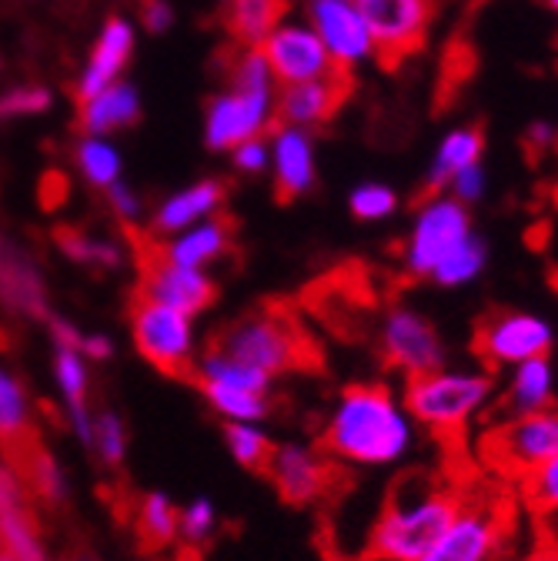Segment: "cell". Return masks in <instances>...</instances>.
Masks as SVG:
<instances>
[{
    "mask_svg": "<svg viewBox=\"0 0 558 561\" xmlns=\"http://www.w3.org/2000/svg\"><path fill=\"white\" fill-rule=\"evenodd\" d=\"M204 355L228 358L264 378L321 368V344L301 321L295 298H261L207 334Z\"/></svg>",
    "mask_w": 558,
    "mask_h": 561,
    "instance_id": "6da1fadb",
    "label": "cell"
},
{
    "mask_svg": "<svg viewBox=\"0 0 558 561\" xmlns=\"http://www.w3.org/2000/svg\"><path fill=\"white\" fill-rule=\"evenodd\" d=\"M414 445V417L398 404L388 385H348L321 428V451L358 468L401 461Z\"/></svg>",
    "mask_w": 558,
    "mask_h": 561,
    "instance_id": "7a4b0ae2",
    "label": "cell"
},
{
    "mask_svg": "<svg viewBox=\"0 0 558 561\" xmlns=\"http://www.w3.org/2000/svg\"><path fill=\"white\" fill-rule=\"evenodd\" d=\"M462 502L458 481H435L429 474L401 478L372 528L368 551L378 561H418L448 528Z\"/></svg>",
    "mask_w": 558,
    "mask_h": 561,
    "instance_id": "3957f363",
    "label": "cell"
},
{
    "mask_svg": "<svg viewBox=\"0 0 558 561\" xmlns=\"http://www.w3.org/2000/svg\"><path fill=\"white\" fill-rule=\"evenodd\" d=\"M505 481L462 488V502L448 528L418 561H496L515 535V495Z\"/></svg>",
    "mask_w": 558,
    "mask_h": 561,
    "instance_id": "277c9868",
    "label": "cell"
},
{
    "mask_svg": "<svg viewBox=\"0 0 558 561\" xmlns=\"http://www.w3.org/2000/svg\"><path fill=\"white\" fill-rule=\"evenodd\" d=\"M492 375L488 371H448L435 368L414 375L405 385V408L414 425L435 435H462L492 401Z\"/></svg>",
    "mask_w": 558,
    "mask_h": 561,
    "instance_id": "5b68a950",
    "label": "cell"
},
{
    "mask_svg": "<svg viewBox=\"0 0 558 561\" xmlns=\"http://www.w3.org/2000/svg\"><path fill=\"white\" fill-rule=\"evenodd\" d=\"M127 324H130V337L137 344V351L145 355V362H151L161 375L191 381L194 378V347H191V324L187 314L161 305L155 295H148L141 285H137L127 295Z\"/></svg>",
    "mask_w": 558,
    "mask_h": 561,
    "instance_id": "8992f818",
    "label": "cell"
},
{
    "mask_svg": "<svg viewBox=\"0 0 558 561\" xmlns=\"http://www.w3.org/2000/svg\"><path fill=\"white\" fill-rule=\"evenodd\" d=\"M478 451L485 468H492L502 481H522L558 455V408L548 404L532 414L502 417V425L481 435Z\"/></svg>",
    "mask_w": 558,
    "mask_h": 561,
    "instance_id": "52a82bcc",
    "label": "cell"
},
{
    "mask_svg": "<svg viewBox=\"0 0 558 561\" xmlns=\"http://www.w3.org/2000/svg\"><path fill=\"white\" fill-rule=\"evenodd\" d=\"M124 238H127V248L134 257L137 285H141L148 295H155L161 305H171L191 318L218 301L215 280L204 277L201 271L171 264L164 254V241H158L155 231L134 228L130 221H124Z\"/></svg>",
    "mask_w": 558,
    "mask_h": 561,
    "instance_id": "ba28073f",
    "label": "cell"
},
{
    "mask_svg": "<svg viewBox=\"0 0 558 561\" xmlns=\"http://www.w3.org/2000/svg\"><path fill=\"white\" fill-rule=\"evenodd\" d=\"M471 210L452 194H429L414 207V225L405 238L401 271L408 277H432L435 264L471 234Z\"/></svg>",
    "mask_w": 558,
    "mask_h": 561,
    "instance_id": "9c48e42d",
    "label": "cell"
},
{
    "mask_svg": "<svg viewBox=\"0 0 558 561\" xmlns=\"http://www.w3.org/2000/svg\"><path fill=\"white\" fill-rule=\"evenodd\" d=\"M355 4L372 34L375 60L385 70H395L425 47L435 21V0H355Z\"/></svg>",
    "mask_w": 558,
    "mask_h": 561,
    "instance_id": "30bf717a",
    "label": "cell"
},
{
    "mask_svg": "<svg viewBox=\"0 0 558 561\" xmlns=\"http://www.w3.org/2000/svg\"><path fill=\"white\" fill-rule=\"evenodd\" d=\"M555 344V331L542 314L532 311H496L481 318L475 331L478 358L499 368H512L519 362L548 355Z\"/></svg>",
    "mask_w": 558,
    "mask_h": 561,
    "instance_id": "8fae6325",
    "label": "cell"
},
{
    "mask_svg": "<svg viewBox=\"0 0 558 561\" xmlns=\"http://www.w3.org/2000/svg\"><path fill=\"white\" fill-rule=\"evenodd\" d=\"M355 94V78L352 70L331 64L321 78L311 81H298L288 84L285 94L277 98L274 114H271V134H277L285 124H298V127H324L328 121H334L344 104Z\"/></svg>",
    "mask_w": 558,
    "mask_h": 561,
    "instance_id": "7c38bea8",
    "label": "cell"
},
{
    "mask_svg": "<svg viewBox=\"0 0 558 561\" xmlns=\"http://www.w3.org/2000/svg\"><path fill=\"white\" fill-rule=\"evenodd\" d=\"M382 358L405 378L445 368V344L439 328L411 308H391L382 321Z\"/></svg>",
    "mask_w": 558,
    "mask_h": 561,
    "instance_id": "4fadbf2b",
    "label": "cell"
},
{
    "mask_svg": "<svg viewBox=\"0 0 558 561\" xmlns=\"http://www.w3.org/2000/svg\"><path fill=\"white\" fill-rule=\"evenodd\" d=\"M271 94L228 91L207 107V148L228 151L244 145L248 137L271 134Z\"/></svg>",
    "mask_w": 558,
    "mask_h": 561,
    "instance_id": "5bb4252c",
    "label": "cell"
},
{
    "mask_svg": "<svg viewBox=\"0 0 558 561\" xmlns=\"http://www.w3.org/2000/svg\"><path fill=\"white\" fill-rule=\"evenodd\" d=\"M318 37L324 41L334 64L352 70L355 64L375 57L372 34L355 0H311L308 4Z\"/></svg>",
    "mask_w": 558,
    "mask_h": 561,
    "instance_id": "9a60e30c",
    "label": "cell"
},
{
    "mask_svg": "<svg viewBox=\"0 0 558 561\" xmlns=\"http://www.w3.org/2000/svg\"><path fill=\"white\" fill-rule=\"evenodd\" d=\"M277 495L292 505H311L318 502L324 491H328V481L334 474L331 461L315 451V448H301V445H274V455L267 461V471H264Z\"/></svg>",
    "mask_w": 558,
    "mask_h": 561,
    "instance_id": "2e32d148",
    "label": "cell"
},
{
    "mask_svg": "<svg viewBox=\"0 0 558 561\" xmlns=\"http://www.w3.org/2000/svg\"><path fill=\"white\" fill-rule=\"evenodd\" d=\"M261 57H264L271 75L285 84L321 78L324 70L334 64L324 41L311 31H301V27H285L277 34H267L261 41Z\"/></svg>",
    "mask_w": 558,
    "mask_h": 561,
    "instance_id": "e0dca14e",
    "label": "cell"
},
{
    "mask_svg": "<svg viewBox=\"0 0 558 561\" xmlns=\"http://www.w3.org/2000/svg\"><path fill=\"white\" fill-rule=\"evenodd\" d=\"M130 50H134V34H130L127 21L111 18V21L104 24V34H101L94 54H91L88 70H84L81 81H78V88H75V101L84 104V101H91L94 94H101L107 84H114L117 75L124 70V64H127V57H130Z\"/></svg>",
    "mask_w": 558,
    "mask_h": 561,
    "instance_id": "ac0fdd59",
    "label": "cell"
},
{
    "mask_svg": "<svg viewBox=\"0 0 558 561\" xmlns=\"http://www.w3.org/2000/svg\"><path fill=\"white\" fill-rule=\"evenodd\" d=\"M277 168H274V201L292 204L315 184V154L311 140L301 127L277 130Z\"/></svg>",
    "mask_w": 558,
    "mask_h": 561,
    "instance_id": "d6986e66",
    "label": "cell"
},
{
    "mask_svg": "<svg viewBox=\"0 0 558 561\" xmlns=\"http://www.w3.org/2000/svg\"><path fill=\"white\" fill-rule=\"evenodd\" d=\"M231 251H238V221H235V215H228V210H221L212 225L191 231L187 238H181L174 244H164L168 261L178 264V267H191V271L215 264Z\"/></svg>",
    "mask_w": 558,
    "mask_h": 561,
    "instance_id": "ffe728a7",
    "label": "cell"
},
{
    "mask_svg": "<svg viewBox=\"0 0 558 561\" xmlns=\"http://www.w3.org/2000/svg\"><path fill=\"white\" fill-rule=\"evenodd\" d=\"M555 404V368L548 355L512 365V378L502 394V417L532 414Z\"/></svg>",
    "mask_w": 558,
    "mask_h": 561,
    "instance_id": "44dd1931",
    "label": "cell"
},
{
    "mask_svg": "<svg viewBox=\"0 0 558 561\" xmlns=\"http://www.w3.org/2000/svg\"><path fill=\"white\" fill-rule=\"evenodd\" d=\"M0 535L8 541L11 561H44L34 518L27 515L21 488L8 471H0Z\"/></svg>",
    "mask_w": 558,
    "mask_h": 561,
    "instance_id": "7402d4cb",
    "label": "cell"
},
{
    "mask_svg": "<svg viewBox=\"0 0 558 561\" xmlns=\"http://www.w3.org/2000/svg\"><path fill=\"white\" fill-rule=\"evenodd\" d=\"M481 151H485V134H481V127L465 124V127L448 130V134H445V140L439 145V151H435V158H432L429 174H425L422 197H429V194H442V191L448 187V181H452L462 168H468V164L481 161ZM422 197H418V201H422Z\"/></svg>",
    "mask_w": 558,
    "mask_h": 561,
    "instance_id": "603a6c76",
    "label": "cell"
},
{
    "mask_svg": "<svg viewBox=\"0 0 558 561\" xmlns=\"http://www.w3.org/2000/svg\"><path fill=\"white\" fill-rule=\"evenodd\" d=\"M137 117H141V107H137V94L130 84H107L101 94H94L91 101L78 104V130L84 134H111V130H124L134 127Z\"/></svg>",
    "mask_w": 558,
    "mask_h": 561,
    "instance_id": "cb8c5ba5",
    "label": "cell"
},
{
    "mask_svg": "<svg viewBox=\"0 0 558 561\" xmlns=\"http://www.w3.org/2000/svg\"><path fill=\"white\" fill-rule=\"evenodd\" d=\"M288 0H225L221 4V27L241 47L261 44L288 14Z\"/></svg>",
    "mask_w": 558,
    "mask_h": 561,
    "instance_id": "d4e9b609",
    "label": "cell"
},
{
    "mask_svg": "<svg viewBox=\"0 0 558 561\" xmlns=\"http://www.w3.org/2000/svg\"><path fill=\"white\" fill-rule=\"evenodd\" d=\"M228 191H231L228 181L212 178V181H201V184H194V187L174 194L171 201H164V204L158 207L151 231H155V234H171V231L187 228L191 221L204 218L207 210H218V204H225Z\"/></svg>",
    "mask_w": 558,
    "mask_h": 561,
    "instance_id": "484cf974",
    "label": "cell"
},
{
    "mask_svg": "<svg viewBox=\"0 0 558 561\" xmlns=\"http://www.w3.org/2000/svg\"><path fill=\"white\" fill-rule=\"evenodd\" d=\"M0 301L24 314H44V285L34 274L31 261L0 238Z\"/></svg>",
    "mask_w": 558,
    "mask_h": 561,
    "instance_id": "4316f807",
    "label": "cell"
},
{
    "mask_svg": "<svg viewBox=\"0 0 558 561\" xmlns=\"http://www.w3.org/2000/svg\"><path fill=\"white\" fill-rule=\"evenodd\" d=\"M57 378H60V391L67 398V408H71L78 435L91 445L94 421L88 414V371H84V362L78 355V347H71V344L57 347Z\"/></svg>",
    "mask_w": 558,
    "mask_h": 561,
    "instance_id": "83f0119b",
    "label": "cell"
},
{
    "mask_svg": "<svg viewBox=\"0 0 558 561\" xmlns=\"http://www.w3.org/2000/svg\"><path fill=\"white\" fill-rule=\"evenodd\" d=\"M485 264H488V244H485L481 234L471 231L455 251H448L435 264L432 280H435V285H442V288H465V285H471V280L481 277Z\"/></svg>",
    "mask_w": 558,
    "mask_h": 561,
    "instance_id": "f1b7e54d",
    "label": "cell"
},
{
    "mask_svg": "<svg viewBox=\"0 0 558 561\" xmlns=\"http://www.w3.org/2000/svg\"><path fill=\"white\" fill-rule=\"evenodd\" d=\"M197 385V391L212 401L215 411H221L225 417L231 421H258L264 417L271 408L267 394H258V391H244V388H235V385H225V381H215V378H204V375H194L191 378Z\"/></svg>",
    "mask_w": 558,
    "mask_h": 561,
    "instance_id": "f546056e",
    "label": "cell"
},
{
    "mask_svg": "<svg viewBox=\"0 0 558 561\" xmlns=\"http://www.w3.org/2000/svg\"><path fill=\"white\" fill-rule=\"evenodd\" d=\"M137 531H141V541L151 548H164L174 541L178 535V508L168 495L161 491H151V495L137 508Z\"/></svg>",
    "mask_w": 558,
    "mask_h": 561,
    "instance_id": "4dcf8cb0",
    "label": "cell"
},
{
    "mask_svg": "<svg viewBox=\"0 0 558 561\" xmlns=\"http://www.w3.org/2000/svg\"><path fill=\"white\" fill-rule=\"evenodd\" d=\"M225 442L231 448V458L241 468L258 471V474L267 471V461L274 455V442L264 432H258L251 421H231V425L225 428Z\"/></svg>",
    "mask_w": 558,
    "mask_h": 561,
    "instance_id": "1f68e13d",
    "label": "cell"
},
{
    "mask_svg": "<svg viewBox=\"0 0 558 561\" xmlns=\"http://www.w3.org/2000/svg\"><path fill=\"white\" fill-rule=\"evenodd\" d=\"M519 488L522 502L528 505V512L535 515H555L558 512V455L548 458L545 465H538L535 471H528Z\"/></svg>",
    "mask_w": 558,
    "mask_h": 561,
    "instance_id": "d6a6232c",
    "label": "cell"
},
{
    "mask_svg": "<svg viewBox=\"0 0 558 561\" xmlns=\"http://www.w3.org/2000/svg\"><path fill=\"white\" fill-rule=\"evenodd\" d=\"M54 241L60 244V251L67 257H75L81 264H117V251L104 241H94L91 234H84V228L78 225H57L54 228Z\"/></svg>",
    "mask_w": 558,
    "mask_h": 561,
    "instance_id": "836d02e7",
    "label": "cell"
},
{
    "mask_svg": "<svg viewBox=\"0 0 558 561\" xmlns=\"http://www.w3.org/2000/svg\"><path fill=\"white\" fill-rule=\"evenodd\" d=\"M24 435H27V398L8 371H0V438L18 442Z\"/></svg>",
    "mask_w": 558,
    "mask_h": 561,
    "instance_id": "e575fe53",
    "label": "cell"
},
{
    "mask_svg": "<svg viewBox=\"0 0 558 561\" xmlns=\"http://www.w3.org/2000/svg\"><path fill=\"white\" fill-rule=\"evenodd\" d=\"M215 525H218V515H215V505L207 499H194L191 505L178 508V535L187 545L207 541L215 535Z\"/></svg>",
    "mask_w": 558,
    "mask_h": 561,
    "instance_id": "d590c367",
    "label": "cell"
},
{
    "mask_svg": "<svg viewBox=\"0 0 558 561\" xmlns=\"http://www.w3.org/2000/svg\"><path fill=\"white\" fill-rule=\"evenodd\" d=\"M395 207H398V194L388 184H362L352 194V215L358 221H382L395 215Z\"/></svg>",
    "mask_w": 558,
    "mask_h": 561,
    "instance_id": "8d00e7d4",
    "label": "cell"
},
{
    "mask_svg": "<svg viewBox=\"0 0 558 561\" xmlns=\"http://www.w3.org/2000/svg\"><path fill=\"white\" fill-rule=\"evenodd\" d=\"M78 164L98 187H111L117 181V154L107 145H101V140H84L78 148Z\"/></svg>",
    "mask_w": 558,
    "mask_h": 561,
    "instance_id": "74e56055",
    "label": "cell"
},
{
    "mask_svg": "<svg viewBox=\"0 0 558 561\" xmlns=\"http://www.w3.org/2000/svg\"><path fill=\"white\" fill-rule=\"evenodd\" d=\"M91 445H98V451L107 465H121L127 442H124V425L117 421V414H111V411L98 414L94 432H91Z\"/></svg>",
    "mask_w": 558,
    "mask_h": 561,
    "instance_id": "f35d334b",
    "label": "cell"
},
{
    "mask_svg": "<svg viewBox=\"0 0 558 561\" xmlns=\"http://www.w3.org/2000/svg\"><path fill=\"white\" fill-rule=\"evenodd\" d=\"M485 187H488V174H485V168H481V161H475V164H468V168H462L452 181H448V194L452 197H458L462 204H475V201H481L485 197Z\"/></svg>",
    "mask_w": 558,
    "mask_h": 561,
    "instance_id": "ab89813d",
    "label": "cell"
},
{
    "mask_svg": "<svg viewBox=\"0 0 558 561\" xmlns=\"http://www.w3.org/2000/svg\"><path fill=\"white\" fill-rule=\"evenodd\" d=\"M47 104H50V94L44 88H18V91L0 98V117L41 114V111H47Z\"/></svg>",
    "mask_w": 558,
    "mask_h": 561,
    "instance_id": "60d3db41",
    "label": "cell"
},
{
    "mask_svg": "<svg viewBox=\"0 0 558 561\" xmlns=\"http://www.w3.org/2000/svg\"><path fill=\"white\" fill-rule=\"evenodd\" d=\"M34 484H37L41 495L50 499V502L64 499V474H60V468L47 455H37L34 458Z\"/></svg>",
    "mask_w": 558,
    "mask_h": 561,
    "instance_id": "b9f144b4",
    "label": "cell"
},
{
    "mask_svg": "<svg viewBox=\"0 0 558 561\" xmlns=\"http://www.w3.org/2000/svg\"><path fill=\"white\" fill-rule=\"evenodd\" d=\"M67 191H71L67 174L64 171H47L41 178V204H44V210H57L67 201Z\"/></svg>",
    "mask_w": 558,
    "mask_h": 561,
    "instance_id": "7bdbcfd3",
    "label": "cell"
},
{
    "mask_svg": "<svg viewBox=\"0 0 558 561\" xmlns=\"http://www.w3.org/2000/svg\"><path fill=\"white\" fill-rule=\"evenodd\" d=\"M264 158H267L264 137H248L244 145L235 148V164H238L241 171H261V168H264Z\"/></svg>",
    "mask_w": 558,
    "mask_h": 561,
    "instance_id": "ee69618b",
    "label": "cell"
},
{
    "mask_svg": "<svg viewBox=\"0 0 558 561\" xmlns=\"http://www.w3.org/2000/svg\"><path fill=\"white\" fill-rule=\"evenodd\" d=\"M555 140H558V130L548 124V121H535L528 130H525V145L532 148V151H548L551 145H555Z\"/></svg>",
    "mask_w": 558,
    "mask_h": 561,
    "instance_id": "f6af8a7d",
    "label": "cell"
},
{
    "mask_svg": "<svg viewBox=\"0 0 558 561\" xmlns=\"http://www.w3.org/2000/svg\"><path fill=\"white\" fill-rule=\"evenodd\" d=\"M141 21L151 31H164L171 24V11L164 0H141Z\"/></svg>",
    "mask_w": 558,
    "mask_h": 561,
    "instance_id": "bcb514c9",
    "label": "cell"
},
{
    "mask_svg": "<svg viewBox=\"0 0 558 561\" xmlns=\"http://www.w3.org/2000/svg\"><path fill=\"white\" fill-rule=\"evenodd\" d=\"M519 561H558V538H545L538 541L528 554H522Z\"/></svg>",
    "mask_w": 558,
    "mask_h": 561,
    "instance_id": "7dc6e473",
    "label": "cell"
},
{
    "mask_svg": "<svg viewBox=\"0 0 558 561\" xmlns=\"http://www.w3.org/2000/svg\"><path fill=\"white\" fill-rule=\"evenodd\" d=\"M545 8H548V11H551L555 18H558V0H545Z\"/></svg>",
    "mask_w": 558,
    "mask_h": 561,
    "instance_id": "c3c4849f",
    "label": "cell"
}]
</instances>
